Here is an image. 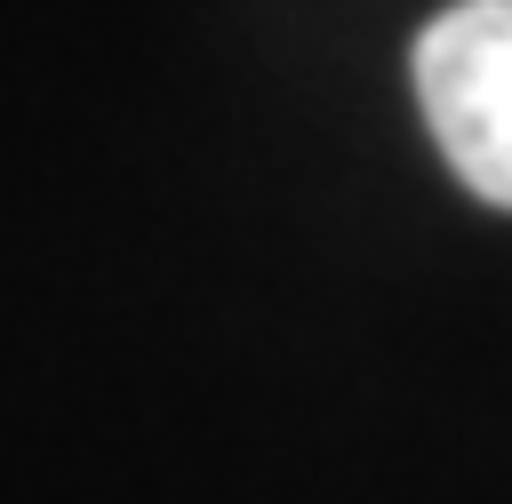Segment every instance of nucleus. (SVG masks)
<instances>
[{"label": "nucleus", "mask_w": 512, "mask_h": 504, "mask_svg": "<svg viewBox=\"0 0 512 504\" xmlns=\"http://www.w3.org/2000/svg\"><path fill=\"white\" fill-rule=\"evenodd\" d=\"M416 104L440 160L512 208V0H456L416 40Z\"/></svg>", "instance_id": "nucleus-1"}]
</instances>
